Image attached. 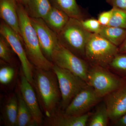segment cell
<instances>
[{"label": "cell", "mask_w": 126, "mask_h": 126, "mask_svg": "<svg viewBox=\"0 0 126 126\" xmlns=\"http://www.w3.org/2000/svg\"><path fill=\"white\" fill-rule=\"evenodd\" d=\"M30 18L36 32L41 51L46 58L51 61L53 51L60 44L58 34L49 28L43 19Z\"/></svg>", "instance_id": "obj_10"}, {"label": "cell", "mask_w": 126, "mask_h": 126, "mask_svg": "<svg viewBox=\"0 0 126 126\" xmlns=\"http://www.w3.org/2000/svg\"><path fill=\"white\" fill-rule=\"evenodd\" d=\"M52 70L58 81L61 96V106L65 110L77 94L88 84L72 72L55 64Z\"/></svg>", "instance_id": "obj_7"}, {"label": "cell", "mask_w": 126, "mask_h": 126, "mask_svg": "<svg viewBox=\"0 0 126 126\" xmlns=\"http://www.w3.org/2000/svg\"><path fill=\"white\" fill-rule=\"evenodd\" d=\"M119 53L118 47L98 33H93L87 44L85 60L90 64L108 68L109 65Z\"/></svg>", "instance_id": "obj_4"}, {"label": "cell", "mask_w": 126, "mask_h": 126, "mask_svg": "<svg viewBox=\"0 0 126 126\" xmlns=\"http://www.w3.org/2000/svg\"><path fill=\"white\" fill-rule=\"evenodd\" d=\"M106 2L112 7L126 10V0H106Z\"/></svg>", "instance_id": "obj_28"}, {"label": "cell", "mask_w": 126, "mask_h": 126, "mask_svg": "<svg viewBox=\"0 0 126 126\" xmlns=\"http://www.w3.org/2000/svg\"><path fill=\"white\" fill-rule=\"evenodd\" d=\"M18 99V109L16 126H37L21 94L19 89L16 94Z\"/></svg>", "instance_id": "obj_20"}, {"label": "cell", "mask_w": 126, "mask_h": 126, "mask_svg": "<svg viewBox=\"0 0 126 126\" xmlns=\"http://www.w3.org/2000/svg\"><path fill=\"white\" fill-rule=\"evenodd\" d=\"M18 3L16 0H0V16L23 40L19 24Z\"/></svg>", "instance_id": "obj_13"}, {"label": "cell", "mask_w": 126, "mask_h": 126, "mask_svg": "<svg viewBox=\"0 0 126 126\" xmlns=\"http://www.w3.org/2000/svg\"><path fill=\"white\" fill-rule=\"evenodd\" d=\"M115 126H126V113L119 119L114 122Z\"/></svg>", "instance_id": "obj_29"}, {"label": "cell", "mask_w": 126, "mask_h": 126, "mask_svg": "<svg viewBox=\"0 0 126 126\" xmlns=\"http://www.w3.org/2000/svg\"><path fill=\"white\" fill-rule=\"evenodd\" d=\"M110 119L104 102L98 105L94 112L90 115L87 124L89 126H106Z\"/></svg>", "instance_id": "obj_21"}, {"label": "cell", "mask_w": 126, "mask_h": 126, "mask_svg": "<svg viewBox=\"0 0 126 126\" xmlns=\"http://www.w3.org/2000/svg\"><path fill=\"white\" fill-rule=\"evenodd\" d=\"M52 7L49 0H28L25 9L30 18L43 19Z\"/></svg>", "instance_id": "obj_16"}, {"label": "cell", "mask_w": 126, "mask_h": 126, "mask_svg": "<svg viewBox=\"0 0 126 126\" xmlns=\"http://www.w3.org/2000/svg\"><path fill=\"white\" fill-rule=\"evenodd\" d=\"M17 9L21 37L28 58L35 67L52 70L54 64L46 58L41 51L36 32L26 9L19 3Z\"/></svg>", "instance_id": "obj_2"}, {"label": "cell", "mask_w": 126, "mask_h": 126, "mask_svg": "<svg viewBox=\"0 0 126 126\" xmlns=\"http://www.w3.org/2000/svg\"><path fill=\"white\" fill-rule=\"evenodd\" d=\"M91 115L88 112L80 116H74L58 112L55 111L49 117H47L46 126H85Z\"/></svg>", "instance_id": "obj_14"}, {"label": "cell", "mask_w": 126, "mask_h": 126, "mask_svg": "<svg viewBox=\"0 0 126 126\" xmlns=\"http://www.w3.org/2000/svg\"><path fill=\"white\" fill-rule=\"evenodd\" d=\"M15 70L10 66H5L0 69V82L4 84L10 83L13 79Z\"/></svg>", "instance_id": "obj_26"}, {"label": "cell", "mask_w": 126, "mask_h": 126, "mask_svg": "<svg viewBox=\"0 0 126 126\" xmlns=\"http://www.w3.org/2000/svg\"><path fill=\"white\" fill-rule=\"evenodd\" d=\"M0 33L8 41L18 56L21 64L23 75L33 86L34 67L27 57L23 40L14 30L2 20L0 24Z\"/></svg>", "instance_id": "obj_8"}, {"label": "cell", "mask_w": 126, "mask_h": 126, "mask_svg": "<svg viewBox=\"0 0 126 126\" xmlns=\"http://www.w3.org/2000/svg\"><path fill=\"white\" fill-rule=\"evenodd\" d=\"M18 109L17 95H13L9 98L2 109V118L6 126H16Z\"/></svg>", "instance_id": "obj_19"}, {"label": "cell", "mask_w": 126, "mask_h": 126, "mask_svg": "<svg viewBox=\"0 0 126 126\" xmlns=\"http://www.w3.org/2000/svg\"><path fill=\"white\" fill-rule=\"evenodd\" d=\"M19 90L25 102L29 109L37 126L43 123V116L38 99L32 85L23 75L19 84Z\"/></svg>", "instance_id": "obj_12"}, {"label": "cell", "mask_w": 126, "mask_h": 126, "mask_svg": "<svg viewBox=\"0 0 126 126\" xmlns=\"http://www.w3.org/2000/svg\"><path fill=\"white\" fill-rule=\"evenodd\" d=\"M124 83V80L110 72L108 68L90 64L87 84L92 87L101 98L117 90Z\"/></svg>", "instance_id": "obj_5"}, {"label": "cell", "mask_w": 126, "mask_h": 126, "mask_svg": "<svg viewBox=\"0 0 126 126\" xmlns=\"http://www.w3.org/2000/svg\"><path fill=\"white\" fill-rule=\"evenodd\" d=\"M118 52L119 53H126V39L118 47Z\"/></svg>", "instance_id": "obj_30"}, {"label": "cell", "mask_w": 126, "mask_h": 126, "mask_svg": "<svg viewBox=\"0 0 126 126\" xmlns=\"http://www.w3.org/2000/svg\"><path fill=\"white\" fill-rule=\"evenodd\" d=\"M92 34L84 29L80 20L70 18L58 35L61 45L85 59L86 46Z\"/></svg>", "instance_id": "obj_3"}, {"label": "cell", "mask_w": 126, "mask_h": 126, "mask_svg": "<svg viewBox=\"0 0 126 126\" xmlns=\"http://www.w3.org/2000/svg\"><path fill=\"white\" fill-rule=\"evenodd\" d=\"M13 51L8 41L2 35L0 36V58L10 64H13Z\"/></svg>", "instance_id": "obj_24"}, {"label": "cell", "mask_w": 126, "mask_h": 126, "mask_svg": "<svg viewBox=\"0 0 126 126\" xmlns=\"http://www.w3.org/2000/svg\"><path fill=\"white\" fill-rule=\"evenodd\" d=\"M98 34L118 47L126 39V29L118 27L102 26Z\"/></svg>", "instance_id": "obj_18"}, {"label": "cell", "mask_w": 126, "mask_h": 126, "mask_svg": "<svg viewBox=\"0 0 126 126\" xmlns=\"http://www.w3.org/2000/svg\"><path fill=\"white\" fill-rule=\"evenodd\" d=\"M102 98L92 87L88 85L75 97L64 110V113L74 116L84 115L97 104Z\"/></svg>", "instance_id": "obj_9"}, {"label": "cell", "mask_w": 126, "mask_h": 126, "mask_svg": "<svg viewBox=\"0 0 126 126\" xmlns=\"http://www.w3.org/2000/svg\"><path fill=\"white\" fill-rule=\"evenodd\" d=\"M111 17L108 25L126 29V10L112 7Z\"/></svg>", "instance_id": "obj_22"}, {"label": "cell", "mask_w": 126, "mask_h": 126, "mask_svg": "<svg viewBox=\"0 0 126 126\" xmlns=\"http://www.w3.org/2000/svg\"><path fill=\"white\" fill-rule=\"evenodd\" d=\"M112 13V9L110 10L103 12L100 13L98 17V20L102 26L108 25L111 17Z\"/></svg>", "instance_id": "obj_27"}, {"label": "cell", "mask_w": 126, "mask_h": 126, "mask_svg": "<svg viewBox=\"0 0 126 126\" xmlns=\"http://www.w3.org/2000/svg\"><path fill=\"white\" fill-rule=\"evenodd\" d=\"M80 21L84 29L92 33H98L102 26L98 19L94 18L84 19Z\"/></svg>", "instance_id": "obj_25"}, {"label": "cell", "mask_w": 126, "mask_h": 126, "mask_svg": "<svg viewBox=\"0 0 126 126\" xmlns=\"http://www.w3.org/2000/svg\"><path fill=\"white\" fill-rule=\"evenodd\" d=\"M18 3L21 4L24 6L25 8L27 6L28 0H16Z\"/></svg>", "instance_id": "obj_31"}, {"label": "cell", "mask_w": 126, "mask_h": 126, "mask_svg": "<svg viewBox=\"0 0 126 126\" xmlns=\"http://www.w3.org/2000/svg\"><path fill=\"white\" fill-rule=\"evenodd\" d=\"M51 61L58 67L72 72L87 83L89 63L86 60L67 49L61 44L53 51Z\"/></svg>", "instance_id": "obj_6"}, {"label": "cell", "mask_w": 126, "mask_h": 126, "mask_svg": "<svg viewBox=\"0 0 126 126\" xmlns=\"http://www.w3.org/2000/svg\"><path fill=\"white\" fill-rule=\"evenodd\" d=\"M109 118L113 122L126 113V83L104 97Z\"/></svg>", "instance_id": "obj_11"}, {"label": "cell", "mask_w": 126, "mask_h": 126, "mask_svg": "<svg viewBox=\"0 0 126 126\" xmlns=\"http://www.w3.org/2000/svg\"><path fill=\"white\" fill-rule=\"evenodd\" d=\"M52 6L61 9L70 18L84 19V15L76 0H49Z\"/></svg>", "instance_id": "obj_17"}, {"label": "cell", "mask_w": 126, "mask_h": 126, "mask_svg": "<svg viewBox=\"0 0 126 126\" xmlns=\"http://www.w3.org/2000/svg\"><path fill=\"white\" fill-rule=\"evenodd\" d=\"M70 18L61 9L52 6L48 14L43 19L49 28L58 34L65 27Z\"/></svg>", "instance_id": "obj_15"}, {"label": "cell", "mask_w": 126, "mask_h": 126, "mask_svg": "<svg viewBox=\"0 0 126 126\" xmlns=\"http://www.w3.org/2000/svg\"><path fill=\"white\" fill-rule=\"evenodd\" d=\"M33 79L39 103L46 116L49 117L56 111L61 98L58 78L52 69L34 67Z\"/></svg>", "instance_id": "obj_1"}, {"label": "cell", "mask_w": 126, "mask_h": 126, "mask_svg": "<svg viewBox=\"0 0 126 126\" xmlns=\"http://www.w3.org/2000/svg\"><path fill=\"white\" fill-rule=\"evenodd\" d=\"M108 68L119 74H126V53H118L113 59Z\"/></svg>", "instance_id": "obj_23"}]
</instances>
